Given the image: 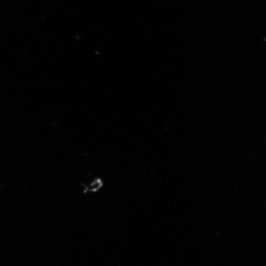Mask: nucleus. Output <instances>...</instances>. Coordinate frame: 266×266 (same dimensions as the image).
<instances>
[{
  "mask_svg": "<svg viewBox=\"0 0 266 266\" xmlns=\"http://www.w3.org/2000/svg\"><path fill=\"white\" fill-rule=\"evenodd\" d=\"M102 185L103 184L101 180L99 178L96 179L91 182L89 186L86 187L84 192H97L102 187Z\"/></svg>",
  "mask_w": 266,
  "mask_h": 266,
  "instance_id": "1",
  "label": "nucleus"
}]
</instances>
